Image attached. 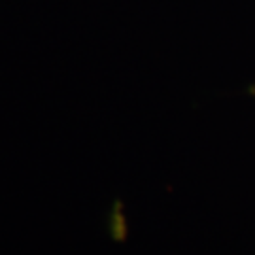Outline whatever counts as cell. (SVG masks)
Instances as JSON below:
<instances>
[{
  "mask_svg": "<svg viewBox=\"0 0 255 255\" xmlns=\"http://www.w3.org/2000/svg\"><path fill=\"white\" fill-rule=\"evenodd\" d=\"M250 95L255 99V85H252V87H250Z\"/></svg>",
  "mask_w": 255,
  "mask_h": 255,
  "instance_id": "cell-1",
  "label": "cell"
}]
</instances>
